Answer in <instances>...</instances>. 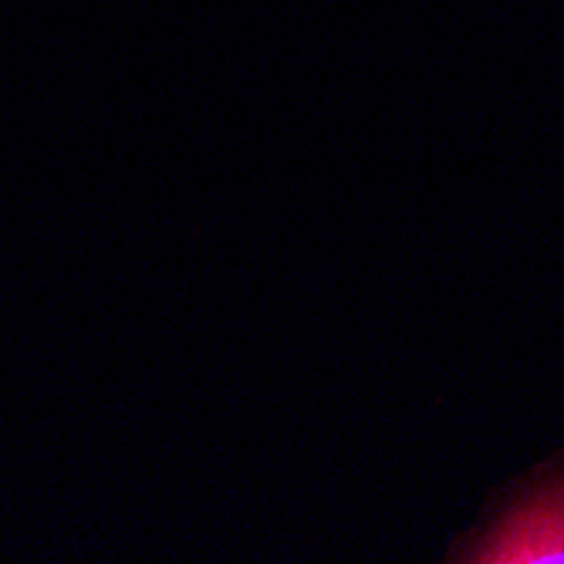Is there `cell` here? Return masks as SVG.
I'll return each instance as SVG.
<instances>
[{
  "label": "cell",
  "instance_id": "obj_1",
  "mask_svg": "<svg viewBox=\"0 0 564 564\" xmlns=\"http://www.w3.org/2000/svg\"><path fill=\"white\" fill-rule=\"evenodd\" d=\"M449 561L564 564V456L510 490L467 541L449 547Z\"/></svg>",
  "mask_w": 564,
  "mask_h": 564
}]
</instances>
